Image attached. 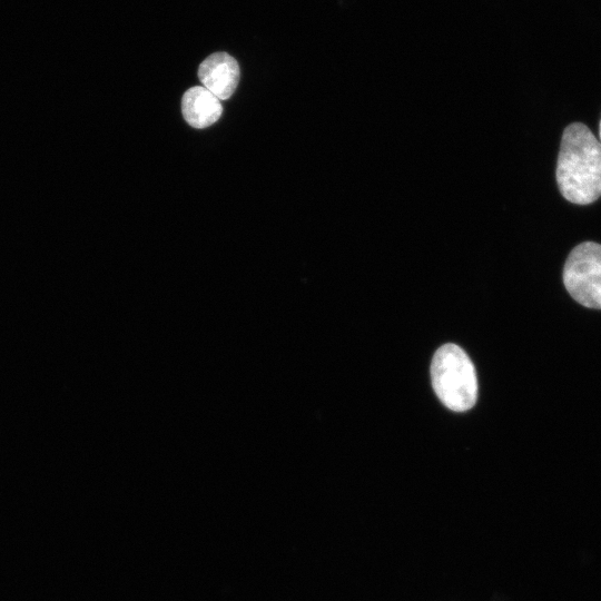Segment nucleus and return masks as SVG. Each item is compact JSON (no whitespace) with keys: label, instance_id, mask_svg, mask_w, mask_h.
<instances>
[{"label":"nucleus","instance_id":"1","mask_svg":"<svg viewBox=\"0 0 601 601\" xmlns=\"http://www.w3.org/2000/svg\"><path fill=\"white\" fill-rule=\"evenodd\" d=\"M555 177L570 203L588 205L601 197V141L584 124L563 130Z\"/></svg>","mask_w":601,"mask_h":601},{"label":"nucleus","instance_id":"2","mask_svg":"<svg viewBox=\"0 0 601 601\" xmlns=\"http://www.w3.org/2000/svg\"><path fill=\"white\" fill-rule=\"evenodd\" d=\"M431 380L440 401L454 412L473 407L477 398V380L467 354L455 344H445L434 354Z\"/></svg>","mask_w":601,"mask_h":601},{"label":"nucleus","instance_id":"3","mask_svg":"<svg viewBox=\"0 0 601 601\" xmlns=\"http://www.w3.org/2000/svg\"><path fill=\"white\" fill-rule=\"evenodd\" d=\"M568 293L581 305L601 309V245L584 242L569 254L563 267Z\"/></svg>","mask_w":601,"mask_h":601},{"label":"nucleus","instance_id":"4","mask_svg":"<svg viewBox=\"0 0 601 601\" xmlns=\"http://www.w3.org/2000/svg\"><path fill=\"white\" fill-rule=\"evenodd\" d=\"M239 76L238 62L227 52L211 53L198 68V78L203 87L219 100H226L234 93Z\"/></svg>","mask_w":601,"mask_h":601},{"label":"nucleus","instance_id":"5","mask_svg":"<svg viewBox=\"0 0 601 601\" xmlns=\"http://www.w3.org/2000/svg\"><path fill=\"white\" fill-rule=\"evenodd\" d=\"M185 120L194 128H206L215 124L223 114L220 100L203 86L189 88L181 99Z\"/></svg>","mask_w":601,"mask_h":601},{"label":"nucleus","instance_id":"6","mask_svg":"<svg viewBox=\"0 0 601 601\" xmlns=\"http://www.w3.org/2000/svg\"><path fill=\"white\" fill-rule=\"evenodd\" d=\"M599 138H600V141H601V120H600V124H599Z\"/></svg>","mask_w":601,"mask_h":601}]
</instances>
